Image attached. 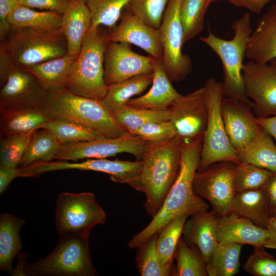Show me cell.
<instances>
[{
	"instance_id": "22",
	"label": "cell",
	"mask_w": 276,
	"mask_h": 276,
	"mask_svg": "<svg viewBox=\"0 0 276 276\" xmlns=\"http://www.w3.org/2000/svg\"><path fill=\"white\" fill-rule=\"evenodd\" d=\"M245 56L260 64L276 59V5L271 6L259 20L249 37Z\"/></svg>"
},
{
	"instance_id": "24",
	"label": "cell",
	"mask_w": 276,
	"mask_h": 276,
	"mask_svg": "<svg viewBox=\"0 0 276 276\" xmlns=\"http://www.w3.org/2000/svg\"><path fill=\"white\" fill-rule=\"evenodd\" d=\"M153 78L149 90L144 95L130 99L127 104L150 109L169 108L181 95L173 87L162 59L157 60L153 68Z\"/></svg>"
},
{
	"instance_id": "4",
	"label": "cell",
	"mask_w": 276,
	"mask_h": 276,
	"mask_svg": "<svg viewBox=\"0 0 276 276\" xmlns=\"http://www.w3.org/2000/svg\"><path fill=\"white\" fill-rule=\"evenodd\" d=\"M91 27L80 52L71 65L64 87L76 94L102 100L107 93L104 78V56L109 43L108 31Z\"/></svg>"
},
{
	"instance_id": "15",
	"label": "cell",
	"mask_w": 276,
	"mask_h": 276,
	"mask_svg": "<svg viewBox=\"0 0 276 276\" xmlns=\"http://www.w3.org/2000/svg\"><path fill=\"white\" fill-rule=\"evenodd\" d=\"M169 121L182 140L203 135L208 119L204 87L181 95L169 108Z\"/></svg>"
},
{
	"instance_id": "9",
	"label": "cell",
	"mask_w": 276,
	"mask_h": 276,
	"mask_svg": "<svg viewBox=\"0 0 276 276\" xmlns=\"http://www.w3.org/2000/svg\"><path fill=\"white\" fill-rule=\"evenodd\" d=\"M55 219L59 236L89 235L95 226L106 222V214L92 192H61L56 199Z\"/></svg>"
},
{
	"instance_id": "18",
	"label": "cell",
	"mask_w": 276,
	"mask_h": 276,
	"mask_svg": "<svg viewBox=\"0 0 276 276\" xmlns=\"http://www.w3.org/2000/svg\"><path fill=\"white\" fill-rule=\"evenodd\" d=\"M44 171L76 169L105 173L114 182L127 184L139 191V178L142 167V160L131 162L118 159L89 158L82 162L70 163L56 160L43 164Z\"/></svg>"
},
{
	"instance_id": "20",
	"label": "cell",
	"mask_w": 276,
	"mask_h": 276,
	"mask_svg": "<svg viewBox=\"0 0 276 276\" xmlns=\"http://www.w3.org/2000/svg\"><path fill=\"white\" fill-rule=\"evenodd\" d=\"M218 242H231L240 245L276 249V236L267 228L231 213L219 216L217 222Z\"/></svg>"
},
{
	"instance_id": "2",
	"label": "cell",
	"mask_w": 276,
	"mask_h": 276,
	"mask_svg": "<svg viewBox=\"0 0 276 276\" xmlns=\"http://www.w3.org/2000/svg\"><path fill=\"white\" fill-rule=\"evenodd\" d=\"M183 141L176 135L157 144H147L139 178L143 206L152 218L161 209L179 173Z\"/></svg>"
},
{
	"instance_id": "3",
	"label": "cell",
	"mask_w": 276,
	"mask_h": 276,
	"mask_svg": "<svg viewBox=\"0 0 276 276\" xmlns=\"http://www.w3.org/2000/svg\"><path fill=\"white\" fill-rule=\"evenodd\" d=\"M41 106L53 119L79 125L99 138L119 137L129 133L101 101L76 94L65 87L47 91Z\"/></svg>"
},
{
	"instance_id": "32",
	"label": "cell",
	"mask_w": 276,
	"mask_h": 276,
	"mask_svg": "<svg viewBox=\"0 0 276 276\" xmlns=\"http://www.w3.org/2000/svg\"><path fill=\"white\" fill-rule=\"evenodd\" d=\"M61 145L50 131L43 128L36 129L32 134L19 167L55 159Z\"/></svg>"
},
{
	"instance_id": "48",
	"label": "cell",
	"mask_w": 276,
	"mask_h": 276,
	"mask_svg": "<svg viewBox=\"0 0 276 276\" xmlns=\"http://www.w3.org/2000/svg\"><path fill=\"white\" fill-rule=\"evenodd\" d=\"M19 168L13 167L0 164V194L7 189L11 182L19 177Z\"/></svg>"
},
{
	"instance_id": "29",
	"label": "cell",
	"mask_w": 276,
	"mask_h": 276,
	"mask_svg": "<svg viewBox=\"0 0 276 276\" xmlns=\"http://www.w3.org/2000/svg\"><path fill=\"white\" fill-rule=\"evenodd\" d=\"M62 14L54 11H38L19 5L9 15L11 29L29 28L41 31L61 29Z\"/></svg>"
},
{
	"instance_id": "14",
	"label": "cell",
	"mask_w": 276,
	"mask_h": 276,
	"mask_svg": "<svg viewBox=\"0 0 276 276\" xmlns=\"http://www.w3.org/2000/svg\"><path fill=\"white\" fill-rule=\"evenodd\" d=\"M242 76L246 96L252 100L258 117L276 114V59L260 64L249 60Z\"/></svg>"
},
{
	"instance_id": "16",
	"label": "cell",
	"mask_w": 276,
	"mask_h": 276,
	"mask_svg": "<svg viewBox=\"0 0 276 276\" xmlns=\"http://www.w3.org/2000/svg\"><path fill=\"white\" fill-rule=\"evenodd\" d=\"M157 60L132 51L131 44L109 42L104 56V81L107 86L134 76L153 72Z\"/></svg>"
},
{
	"instance_id": "25",
	"label": "cell",
	"mask_w": 276,
	"mask_h": 276,
	"mask_svg": "<svg viewBox=\"0 0 276 276\" xmlns=\"http://www.w3.org/2000/svg\"><path fill=\"white\" fill-rule=\"evenodd\" d=\"M0 112L1 136L32 131L53 119L41 105L2 109Z\"/></svg>"
},
{
	"instance_id": "47",
	"label": "cell",
	"mask_w": 276,
	"mask_h": 276,
	"mask_svg": "<svg viewBox=\"0 0 276 276\" xmlns=\"http://www.w3.org/2000/svg\"><path fill=\"white\" fill-rule=\"evenodd\" d=\"M19 5V0H0L1 42L4 40L11 30L8 18L10 14Z\"/></svg>"
},
{
	"instance_id": "53",
	"label": "cell",
	"mask_w": 276,
	"mask_h": 276,
	"mask_svg": "<svg viewBox=\"0 0 276 276\" xmlns=\"http://www.w3.org/2000/svg\"><path fill=\"white\" fill-rule=\"evenodd\" d=\"M266 228L276 236V210L270 212Z\"/></svg>"
},
{
	"instance_id": "52",
	"label": "cell",
	"mask_w": 276,
	"mask_h": 276,
	"mask_svg": "<svg viewBox=\"0 0 276 276\" xmlns=\"http://www.w3.org/2000/svg\"><path fill=\"white\" fill-rule=\"evenodd\" d=\"M26 254L21 255V258L16 265V268L13 270L12 275H26L24 271V267L26 263Z\"/></svg>"
},
{
	"instance_id": "46",
	"label": "cell",
	"mask_w": 276,
	"mask_h": 276,
	"mask_svg": "<svg viewBox=\"0 0 276 276\" xmlns=\"http://www.w3.org/2000/svg\"><path fill=\"white\" fill-rule=\"evenodd\" d=\"M71 0H19V5L30 8H37L45 11H54L63 14Z\"/></svg>"
},
{
	"instance_id": "31",
	"label": "cell",
	"mask_w": 276,
	"mask_h": 276,
	"mask_svg": "<svg viewBox=\"0 0 276 276\" xmlns=\"http://www.w3.org/2000/svg\"><path fill=\"white\" fill-rule=\"evenodd\" d=\"M76 57L67 54L25 68L47 90L64 87L71 65Z\"/></svg>"
},
{
	"instance_id": "7",
	"label": "cell",
	"mask_w": 276,
	"mask_h": 276,
	"mask_svg": "<svg viewBox=\"0 0 276 276\" xmlns=\"http://www.w3.org/2000/svg\"><path fill=\"white\" fill-rule=\"evenodd\" d=\"M0 44L12 61L24 68L68 54L66 40L61 29L49 31L11 29Z\"/></svg>"
},
{
	"instance_id": "21",
	"label": "cell",
	"mask_w": 276,
	"mask_h": 276,
	"mask_svg": "<svg viewBox=\"0 0 276 276\" xmlns=\"http://www.w3.org/2000/svg\"><path fill=\"white\" fill-rule=\"evenodd\" d=\"M190 216L182 229V238L189 245L198 248L206 264L218 243L219 215L212 210L195 213Z\"/></svg>"
},
{
	"instance_id": "34",
	"label": "cell",
	"mask_w": 276,
	"mask_h": 276,
	"mask_svg": "<svg viewBox=\"0 0 276 276\" xmlns=\"http://www.w3.org/2000/svg\"><path fill=\"white\" fill-rule=\"evenodd\" d=\"M113 118L131 134L146 123L169 121V108L150 109L135 107L128 104L110 112Z\"/></svg>"
},
{
	"instance_id": "51",
	"label": "cell",
	"mask_w": 276,
	"mask_h": 276,
	"mask_svg": "<svg viewBox=\"0 0 276 276\" xmlns=\"http://www.w3.org/2000/svg\"><path fill=\"white\" fill-rule=\"evenodd\" d=\"M257 121L261 127L276 141V114L271 117H257Z\"/></svg>"
},
{
	"instance_id": "26",
	"label": "cell",
	"mask_w": 276,
	"mask_h": 276,
	"mask_svg": "<svg viewBox=\"0 0 276 276\" xmlns=\"http://www.w3.org/2000/svg\"><path fill=\"white\" fill-rule=\"evenodd\" d=\"M25 221L14 215L3 213L0 215V269L11 274L13 259L20 254L22 243L19 232Z\"/></svg>"
},
{
	"instance_id": "19",
	"label": "cell",
	"mask_w": 276,
	"mask_h": 276,
	"mask_svg": "<svg viewBox=\"0 0 276 276\" xmlns=\"http://www.w3.org/2000/svg\"><path fill=\"white\" fill-rule=\"evenodd\" d=\"M120 21L109 29V42L133 44L156 59H162L163 48L159 29L152 28L125 7Z\"/></svg>"
},
{
	"instance_id": "39",
	"label": "cell",
	"mask_w": 276,
	"mask_h": 276,
	"mask_svg": "<svg viewBox=\"0 0 276 276\" xmlns=\"http://www.w3.org/2000/svg\"><path fill=\"white\" fill-rule=\"evenodd\" d=\"M130 0H84L91 14V26L114 27Z\"/></svg>"
},
{
	"instance_id": "8",
	"label": "cell",
	"mask_w": 276,
	"mask_h": 276,
	"mask_svg": "<svg viewBox=\"0 0 276 276\" xmlns=\"http://www.w3.org/2000/svg\"><path fill=\"white\" fill-rule=\"evenodd\" d=\"M208 109V119L203 141L200 163L197 171L219 162H240L237 151L227 134L221 113L224 97L222 83L209 78L204 86Z\"/></svg>"
},
{
	"instance_id": "30",
	"label": "cell",
	"mask_w": 276,
	"mask_h": 276,
	"mask_svg": "<svg viewBox=\"0 0 276 276\" xmlns=\"http://www.w3.org/2000/svg\"><path fill=\"white\" fill-rule=\"evenodd\" d=\"M153 73L143 74L107 86L106 94L101 101L110 112L127 104L131 98L142 94L150 84Z\"/></svg>"
},
{
	"instance_id": "41",
	"label": "cell",
	"mask_w": 276,
	"mask_h": 276,
	"mask_svg": "<svg viewBox=\"0 0 276 276\" xmlns=\"http://www.w3.org/2000/svg\"><path fill=\"white\" fill-rule=\"evenodd\" d=\"M40 128L52 132L61 144L75 143L99 139L94 133L77 124L59 119H52Z\"/></svg>"
},
{
	"instance_id": "27",
	"label": "cell",
	"mask_w": 276,
	"mask_h": 276,
	"mask_svg": "<svg viewBox=\"0 0 276 276\" xmlns=\"http://www.w3.org/2000/svg\"><path fill=\"white\" fill-rule=\"evenodd\" d=\"M232 212L266 228L270 210L266 192L261 188L236 192Z\"/></svg>"
},
{
	"instance_id": "23",
	"label": "cell",
	"mask_w": 276,
	"mask_h": 276,
	"mask_svg": "<svg viewBox=\"0 0 276 276\" xmlns=\"http://www.w3.org/2000/svg\"><path fill=\"white\" fill-rule=\"evenodd\" d=\"M91 22V14L84 0H71L62 14L61 27L66 40L68 54L78 56Z\"/></svg>"
},
{
	"instance_id": "12",
	"label": "cell",
	"mask_w": 276,
	"mask_h": 276,
	"mask_svg": "<svg viewBox=\"0 0 276 276\" xmlns=\"http://www.w3.org/2000/svg\"><path fill=\"white\" fill-rule=\"evenodd\" d=\"M236 164L219 162L208 166L195 174L193 187L194 193L207 200L219 216L232 213L236 194L234 171Z\"/></svg>"
},
{
	"instance_id": "11",
	"label": "cell",
	"mask_w": 276,
	"mask_h": 276,
	"mask_svg": "<svg viewBox=\"0 0 276 276\" xmlns=\"http://www.w3.org/2000/svg\"><path fill=\"white\" fill-rule=\"evenodd\" d=\"M181 0H170L159 28L162 64L171 81L184 80L192 70L190 57L182 53L183 34L179 17Z\"/></svg>"
},
{
	"instance_id": "42",
	"label": "cell",
	"mask_w": 276,
	"mask_h": 276,
	"mask_svg": "<svg viewBox=\"0 0 276 276\" xmlns=\"http://www.w3.org/2000/svg\"><path fill=\"white\" fill-rule=\"evenodd\" d=\"M34 131L1 136V164L18 167Z\"/></svg>"
},
{
	"instance_id": "6",
	"label": "cell",
	"mask_w": 276,
	"mask_h": 276,
	"mask_svg": "<svg viewBox=\"0 0 276 276\" xmlns=\"http://www.w3.org/2000/svg\"><path fill=\"white\" fill-rule=\"evenodd\" d=\"M232 28L234 31V36L231 39H222L210 31L206 36L200 37V39L209 46L221 61L224 97L248 101L249 100L245 92L242 69L247 43L252 32L250 14L245 13L234 20Z\"/></svg>"
},
{
	"instance_id": "1",
	"label": "cell",
	"mask_w": 276,
	"mask_h": 276,
	"mask_svg": "<svg viewBox=\"0 0 276 276\" xmlns=\"http://www.w3.org/2000/svg\"><path fill=\"white\" fill-rule=\"evenodd\" d=\"M203 135L183 140L178 176L161 209L148 225L130 240L127 246L134 249L181 214L189 216L208 211L209 205L194 192L193 179L200 163Z\"/></svg>"
},
{
	"instance_id": "49",
	"label": "cell",
	"mask_w": 276,
	"mask_h": 276,
	"mask_svg": "<svg viewBox=\"0 0 276 276\" xmlns=\"http://www.w3.org/2000/svg\"><path fill=\"white\" fill-rule=\"evenodd\" d=\"M237 7L244 8L249 11L259 14L263 8L270 1L273 0H227Z\"/></svg>"
},
{
	"instance_id": "40",
	"label": "cell",
	"mask_w": 276,
	"mask_h": 276,
	"mask_svg": "<svg viewBox=\"0 0 276 276\" xmlns=\"http://www.w3.org/2000/svg\"><path fill=\"white\" fill-rule=\"evenodd\" d=\"M274 173L250 163L240 162L235 167L236 192L263 188Z\"/></svg>"
},
{
	"instance_id": "38",
	"label": "cell",
	"mask_w": 276,
	"mask_h": 276,
	"mask_svg": "<svg viewBox=\"0 0 276 276\" xmlns=\"http://www.w3.org/2000/svg\"><path fill=\"white\" fill-rule=\"evenodd\" d=\"M209 0H181L179 17L183 34L184 43L197 36L204 26V15Z\"/></svg>"
},
{
	"instance_id": "17",
	"label": "cell",
	"mask_w": 276,
	"mask_h": 276,
	"mask_svg": "<svg viewBox=\"0 0 276 276\" xmlns=\"http://www.w3.org/2000/svg\"><path fill=\"white\" fill-rule=\"evenodd\" d=\"M253 103L223 97L221 113L225 128L234 148L239 150L251 141L262 128L251 111Z\"/></svg>"
},
{
	"instance_id": "5",
	"label": "cell",
	"mask_w": 276,
	"mask_h": 276,
	"mask_svg": "<svg viewBox=\"0 0 276 276\" xmlns=\"http://www.w3.org/2000/svg\"><path fill=\"white\" fill-rule=\"evenodd\" d=\"M89 236L75 233L59 236L56 246L47 256L26 262V275H97L89 252Z\"/></svg>"
},
{
	"instance_id": "45",
	"label": "cell",
	"mask_w": 276,
	"mask_h": 276,
	"mask_svg": "<svg viewBox=\"0 0 276 276\" xmlns=\"http://www.w3.org/2000/svg\"><path fill=\"white\" fill-rule=\"evenodd\" d=\"M132 135L139 136L147 144L160 143L177 135L170 121L148 122L140 127Z\"/></svg>"
},
{
	"instance_id": "44",
	"label": "cell",
	"mask_w": 276,
	"mask_h": 276,
	"mask_svg": "<svg viewBox=\"0 0 276 276\" xmlns=\"http://www.w3.org/2000/svg\"><path fill=\"white\" fill-rule=\"evenodd\" d=\"M264 248L254 247L253 252L244 265V268L255 276H276V258Z\"/></svg>"
},
{
	"instance_id": "54",
	"label": "cell",
	"mask_w": 276,
	"mask_h": 276,
	"mask_svg": "<svg viewBox=\"0 0 276 276\" xmlns=\"http://www.w3.org/2000/svg\"><path fill=\"white\" fill-rule=\"evenodd\" d=\"M209 1H210L211 2H211H214V1H218V0H209Z\"/></svg>"
},
{
	"instance_id": "36",
	"label": "cell",
	"mask_w": 276,
	"mask_h": 276,
	"mask_svg": "<svg viewBox=\"0 0 276 276\" xmlns=\"http://www.w3.org/2000/svg\"><path fill=\"white\" fill-rule=\"evenodd\" d=\"M158 232L136 248V267L141 276H173L174 266H162L156 248Z\"/></svg>"
},
{
	"instance_id": "37",
	"label": "cell",
	"mask_w": 276,
	"mask_h": 276,
	"mask_svg": "<svg viewBox=\"0 0 276 276\" xmlns=\"http://www.w3.org/2000/svg\"><path fill=\"white\" fill-rule=\"evenodd\" d=\"M174 259L173 276H207L206 264L202 256L196 246L189 245L182 238L178 243Z\"/></svg>"
},
{
	"instance_id": "50",
	"label": "cell",
	"mask_w": 276,
	"mask_h": 276,
	"mask_svg": "<svg viewBox=\"0 0 276 276\" xmlns=\"http://www.w3.org/2000/svg\"><path fill=\"white\" fill-rule=\"evenodd\" d=\"M263 188L268 196L270 212L276 210V172L269 178Z\"/></svg>"
},
{
	"instance_id": "13",
	"label": "cell",
	"mask_w": 276,
	"mask_h": 276,
	"mask_svg": "<svg viewBox=\"0 0 276 276\" xmlns=\"http://www.w3.org/2000/svg\"><path fill=\"white\" fill-rule=\"evenodd\" d=\"M147 143L129 133L115 138H99L75 143L62 144L55 159L76 161L85 158H106L128 153L141 160Z\"/></svg>"
},
{
	"instance_id": "10",
	"label": "cell",
	"mask_w": 276,
	"mask_h": 276,
	"mask_svg": "<svg viewBox=\"0 0 276 276\" xmlns=\"http://www.w3.org/2000/svg\"><path fill=\"white\" fill-rule=\"evenodd\" d=\"M0 109L41 105L47 91L25 68L14 63L0 44Z\"/></svg>"
},
{
	"instance_id": "33",
	"label": "cell",
	"mask_w": 276,
	"mask_h": 276,
	"mask_svg": "<svg viewBox=\"0 0 276 276\" xmlns=\"http://www.w3.org/2000/svg\"><path fill=\"white\" fill-rule=\"evenodd\" d=\"M242 245L218 242L206 264L208 276H232L238 273Z\"/></svg>"
},
{
	"instance_id": "35",
	"label": "cell",
	"mask_w": 276,
	"mask_h": 276,
	"mask_svg": "<svg viewBox=\"0 0 276 276\" xmlns=\"http://www.w3.org/2000/svg\"><path fill=\"white\" fill-rule=\"evenodd\" d=\"M189 216L187 214L180 215L168 222L158 232L156 248L159 261L162 266H168L173 264L176 249Z\"/></svg>"
},
{
	"instance_id": "28",
	"label": "cell",
	"mask_w": 276,
	"mask_h": 276,
	"mask_svg": "<svg viewBox=\"0 0 276 276\" xmlns=\"http://www.w3.org/2000/svg\"><path fill=\"white\" fill-rule=\"evenodd\" d=\"M264 129L248 144L237 151L240 162L276 172V145Z\"/></svg>"
},
{
	"instance_id": "43",
	"label": "cell",
	"mask_w": 276,
	"mask_h": 276,
	"mask_svg": "<svg viewBox=\"0 0 276 276\" xmlns=\"http://www.w3.org/2000/svg\"><path fill=\"white\" fill-rule=\"evenodd\" d=\"M170 0H130L125 6L149 26L159 29Z\"/></svg>"
}]
</instances>
